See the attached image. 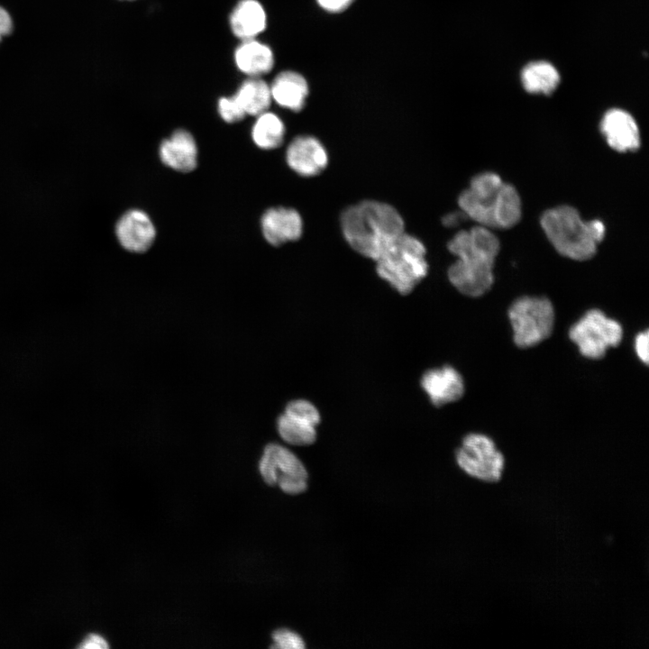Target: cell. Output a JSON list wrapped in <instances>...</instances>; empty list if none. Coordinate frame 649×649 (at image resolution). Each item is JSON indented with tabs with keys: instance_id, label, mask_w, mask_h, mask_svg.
<instances>
[{
	"instance_id": "obj_1",
	"label": "cell",
	"mask_w": 649,
	"mask_h": 649,
	"mask_svg": "<svg viewBox=\"0 0 649 649\" xmlns=\"http://www.w3.org/2000/svg\"><path fill=\"white\" fill-rule=\"evenodd\" d=\"M457 261L448 270L451 283L463 295L477 297L493 282V267L499 242L489 228L478 225L456 233L448 243Z\"/></svg>"
},
{
	"instance_id": "obj_2",
	"label": "cell",
	"mask_w": 649,
	"mask_h": 649,
	"mask_svg": "<svg viewBox=\"0 0 649 649\" xmlns=\"http://www.w3.org/2000/svg\"><path fill=\"white\" fill-rule=\"evenodd\" d=\"M341 227L354 251L375 261L404 233V221L390 205L367 200L343 211Z\"/></svg>"
},
{
	"instance_id": "obj_3",
	"label": "cell",
	"mask_w": 649,
	"mask_h": 649,
	"mask_svg": "<svg viewBox=\"0 0 649 649\" xmlns=\"http://www.w3.org/2000/svg\"><path fill=\"white\" fill-rule=\"evenodd\" d=\"M458 204L466 216L487 228H510L521 216L516 189L492 172L475 176L470 187L460 195Z\"/></svg>"
},
{
	"instance_id": "obj_4",
	"label": "cell",
	"mask_w": 649,
	"mask_h": 649,
	"mask_svg": "<svg viewBox=\"0 0 649 649\" xmlns=\"http://www.w3.org/2000/svg\"><path fill=\"white\" fill-rule=\"evenodd\" d=\"M541 225L556 251L575 261L592 258L606 232L601 221L585 222L578 211L569 206L547 210L542 215Z\"/></svg>"
},
{
	"instance_id": "obj_5",
	"label": "cell",
	"mask_w": 649,
	"mask_h": 649,
	"mask_svg": "<svg viewBox=\"0 0 649 649\" xmlns=\"http://www.w3.org/2000/svg\"><path fill=\"white\" fill-rule=\"evenodd\" d=\"M378 275L401 295L409 294L426 276L425 248L403 233L375 260Z\"/></svg>"
},
{
	"instance_id": "obj_6",
	"label": "cell",
	"mask_w": 649,
	"mask_h": 649,
	"mask_svg": "<svg viewBox=\"0 0 649 649\" xmlns=\"http://www.w3.org/2000/svg\"><path fill=\"white\" fill-rule=\"evenodd\" d=\"M508 318L515 343L526 348L550 336L554 324V310L551 301L545 297H523L511 305Z\"/></svg>"
},
{
	"instance_id": "obj_7",
	"label": "cell",
	"mask_w": 649,
	"mask_h": 649,
	"mask_svg": "<svg viewBox=\"0 0 649 649\" xmlns=\"http://www.w3.org/2000/svg\"><path fill=\"white\" fill-rule=\"evenodd\" d=\"M569 336L583 356L600 359L608 348L621 342L623 329L600 310L591 309L571 327Z\"/></svg>"
},
{
	"instance_id": "obj_8",
	"label": "cell",
	"mask_w": 649,
	"mask_h": 649,
	"mask_svg": "<svg viewBox=\"0 0 649 649\" xmlns=\"http://www.w3.org/2000/svg\"><path fill=\"white\" fill-rule=\"evenodd\" d=\"M259 467L267 484L278 485L288 494L302 493L307 487L305 466L294 452L279 443L265 447Z\"/></svg>"
},
{
	"instance_id": "obj_9",
	"label": "cell",
	"mask_w": 649,
	"mask_h": 649,
	"mask_svg": "<svg viewBox=\"0 0 649 649\" xmlns=\"http://www.w3.org/2000/svg\"><path fill=\"white\" fill-rule=\"evenodd\" d=\"M460 468L468 475L486 482L498 481L505 465L503 454L489 436L469 434L456 452Z\"/></svg>"
},
{
	"instance_id": "obj_10",
	"label": "cell",
	"mask_w": 649,
	"mask_h": 649,
	"mask_svg": "<svg viewBox=\"0 0 649 649\" xmlns=\"http://www.w3.org/2000/svg\"><path fill=\"white\" fill-rule=\"evenodd\" d=\"M321 416L316 407L306 399H295L285 407L277 420L279 436L288 444L305 446L316 439Z\"/></svg>"
},
{
	"instance_id": "obj_11",
	"label": "cell",
	"mask_w": 649,
	"mask_h": 649,
	"mask_svg": "<svg viewBox=\"0 0 649 649\" xmlns=\"http://www.w3.org/2000/svg\"><path fill=\"white\" fill-rule=\"evenodd\" d=\"M115 234L120 244L133 252H144L152 244L156 230L149 215L138 209L123 215L115 225Z\"/></svg>"
},
{
	"instance_id": "obj_12",
	"label": "cell",
	"mask_w": 649,
	"mask_h": 649,
	"mask_svg": "<svg viewBox=\"0 0 649 649\" xmlns=\"http://www.w3.org/2000/svg\"><path fill=\"white\" fill-rule=\"evenodd\" d=\"M286 160L288 166L297 174L312 177L324 169L328 157L325 149L316 138L299 136L288 145Z\"/></svg>"
},
{
	"instance_id": "obj_13",
	"label": "cell",
	"mask_w": 649,
	"mask_h": 649,
	"mask_svg": "<svg viewBox=\"0 0 649 649\" xmlns=\"http://www.w3.org/2000/svg\"><path fill=\"white\" fill-rule=\"evenodd\" d=\"M420 384L435 407L454 402L460 399L464 392L462 375L449 365L425 371Z\"/></svg>"
},
{
	"instance_id": "obj_14",
	"label": "cell",
	"mask_w": 649,
	"mask_h": 649,
	"mask_svg": "<svg viewBox=\"0 0 649 649\" xmlns=\"http://www.w3.org/2000/svg\"><path fill=\"white\" fill-rule=\"evenodd\" d=\"M600 131L608 144L617 151H635L640 146L638 126L632 115L624 110H608L601 120Z\"/></svg>"
},
{
	"instance_id": "obj_15",
	"label": "cell",
	"mask_w": 649,
	"mask_h": 649,
	"mask_svg": "<svg viewBox=\"0 0 649 649\" xmlns=\"http://www.w3.org/2000/svg\"><path fill=\"white\" fill-rule=\"evenodd\" d=\"M261 230L266 241L278 246L299 239L303 222L298 212L293 208L273 207L262 215Z\"/></svg>"
},
{
	"instance_id": "obj_16",
	"label": "cell",
	"mask_w": 649,
	"mask_h": 649,
	"mask_svg": "<svg viewBox=\"0 0 649 649\" xmlns=\"http://www.w3.org/2000/svg\"><path fill=\"white\" fill-rule=\"evenodd\" d=\"M160 158L168 167L180 171L190 172L197 167V148L193 135L184 130L175 131L170 138L160 145Z\"/></svg>"
},
{
	"instance_id": "obj_17",
	"label": "cell",
	"mask_w": 649,
	"mask_h": 649,
	"mask_svg": "<svg viewBox=\"0 0 649 649\" xmlns=\"http://www.w3.org/2000/svg\"><path fill=\"white\" fill-rule=\"evenodd\" d=\"M229 24L238 39H254L266 29L267 14L258 0H240L230 14Z\"/></svg>"
},
{
	"instance_id": "obj_18",
	"label": "cell",
	"mask_w": 649,
	"mask_h": 649,
	"mask_svg": "<svg viewBox=\"0 0 649 649\" xmlns=\"http://www.w3.org/2000/svg\"><path fill=\"white\" fill-rule=\"evenodd\" d=\"M233 61L240 72L261 77L272 69L274 55L267 44L254 38L242 41L234 50Z\"/></svg>"
},
{
	"instance_id": "obj_19",
	"label": "cell",
	"mask_w": 649,
	"mask_h": 649,
	"mask_svg": "<svg viewBox=\"0 0 649 649\" xmlns=\"http://www.w3.org/2000/svg\"><path fill=\"white\" fill-rule=\"evenodd\" d=\"M272 99L294 112L301 110L308 95L306 79L294 71H283L276 76L270 86Z\"/></svg>"
},
{
	"instance_id": "obj_20",
	"label": "cell",
	"mask_w": 649,
	"mask_h": 649,
	"mask_svg": "<svg viewBox=\"0 0 649 649\" xmlns=\"http://www.w3.org/2000/svg\"><path fill=\"white\" fill-rule=\"evenodd\" d=\"M233 96L246 115L255 116L266 112L272 99L270 86L260 77L243 80Z\"/></svg>"
},
{
	"instance_id": "obj_21",
	"label": "cell",
	"mask_w": 649,
	"mask_h": 649,
	"mask_svg": "<svg viewBox=\"0 0 649 649\" xmlns=\"http://www.w3.org/2000/svg\"><path fill=\"white\" fill-rule=\"evenodd\" d=\"M521 79L527 92L549 95L558 86L560 76L552 64L536 61L529 63L524 68Z\"/></svg>"
},
{
	"instance_id": "obj_22",
	"label": "cell",
	"mask_w": 649,
	"mask_h": 649,
	"mask_svg": "<svg viewBox=\"0 0 649 649\" xmlns=\"http://www.w3.org/2000/svg\"><path fill=\"white\" fill-rule=\"evenodd\" d=\"M284 134L285 127L281 119L267 111L257 116L251 130L253 142L264 150L279 147L283 142Z\"/></svg>"
},
{
	"instance_id": "obj_23",
	"label": "cell",
	"mask_w": 649,
	"mask_h": 649,
	"mask_svg": "<svg viewBox=\"0 0 649 649\" xmlns=\"http://www.w3.org/2000/svg\"><path fill=\"white\" fill-rule=\"evenodd\" d=\"M217 110L221 118L229 123H237L246 116L244 110L234 96L219 98Z\"/></svg>"
},
{
	"instance_id": "obj_24",
	"label": "cell",
	"mask_w": 649,
	"mask_h": 649,
	"mask_svg": "<svg viewBox=\"0 0 649 649\" xmlns=\"http://www.w3.org/2000/svg\"><path fill=\"white\" fill-rule=\"evenodd\" d=\"M272 648L302 649L305 648L303 639L295 632L286 628L276 630L273 635Z\"/></svg>"
},
{
	"instance_id": "obj_25",
	"label": "cell",
	"mask_w": 649,
	"mask_h": 649,
	"mask_svg": "<svg viewBox=\"0 0 649 649\" xmlns=\"http://www.w3.org/2000/svg\"><path fill=\"white\" fill-rule=\"evenodd\" d=\"M635 349L638 358L647 364L649 361V333L647 330L636 335Z\"/></svg>"
},
{
	"instance_id": "obj_26",
	"label": "cell",
	"mask_w": 649,
	"mask_h": 649,
	"mask_svg": "<svg viewBox=\"0 0 649 649\" xmlns=\"http://www.w3.org/2000/svg\"><path fill=\"white\" fill-rule=\"evenodd\" d=\"M109 647L107 641L98 634H88L77 645L80 649H106Z\"/></svg>"
},
{
	"instance_id": "obj_27",
	"label": "cell",
	"mask_w": 649,
	"mask_h": 649,
	"mask_svg": "<svg viewBox=\"0 0 649 649\" xmlns=\"http://www.w3.org/2000/svg\"><path fill=\"white\" fill-rule=\"evenodd\" d=\"M353 0H317L322 8L328 12L338 13L346 9Z\"/></svg>"
},
{
	"instance_id": "obj_28",
	"label": "cell",
	"mask_w": 649,
	"mask_h": 649,
	"mask_svg": "<svg viewBox=\"0 0 649 649\" xmlns=\"http://www.w3.org/2000/svg\"><path fill=\"white\" fill-rule=\"evenodd\" d=\"M13 31V20L9 13L0 6V41Z\"/></svg>"
},
{
	"instance_id": "obj_29",
	"label": "cell",
	"mask_w": 649,
	"mask_h": 649,
	"mask_svg": "<svg viewBox=\"0 0 649 649\" xmlns=\"http://www.w3.org/2000/svg\"><path fill=\"white\" fill-rule=\"evenodd\" d=\"M464 216H466V215L463 212L462 213H452V214L446 215L443 219V223L446 226H453V225L457 224L461 220H462V218Z\"/></svg>"
}]
</instances>
